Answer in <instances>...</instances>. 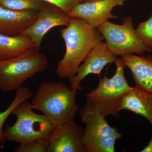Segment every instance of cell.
Masks as SVG:
<instances>
[{
	"mask_svg": "<svg viewBox=\"0 0 152 152\" xmlns=\"http://www.w3.org/2000/svg\"><path fill=\"white\" fill-rule=\"evenodd\" d=\"M60 30L66 45L64 57L57 65L56 72L62 78H71L80 65L96 45L104 39L97 28L80 18L71 17L69 24Z\"/></svg>",
	"mask_w": 152,
	"mask_h": 152,
	"instance_id": "1",
	"label": "cell"
},
{
	"mask_svg": "<svg viewBox=\"0 0 152 152\" xmlns=\"http://www.w3.org/2000/svg\"><path fill=\"white\" fill-rule=\"evenodd\" d=\"M77 91L61 82H44L31 102L33 110L43 113L54 127L74 119L79 107Z\"/></svg>",
	"mask_w": 152,
	"mask_h": 152,
	"instance_id": "2",
	"label": "cell"
},
{
	"mask_svg": "<svg viewBox=\"0 0 152 152\" xmlns=\"http://www.w3.org/2000/svg\"><path fill=\"white\" fill-rule=\"evenodd\" d=\"M86 125L83 143L86 152H114L115 145L123 135L107 122L105 117L89 100L79 112Z\"/></svg>",
	"mask_w": 152,
	"mask_h": 152,
	"instance_id": "3",
	"label": "cell"
},
{
	"mask_svg": "<svg viewBox=\"0 0 152 152\" xmlns=\"http://www.w3.org/2000/svg\"><path fill=\"white\" fill-rule=\"evenodd\" d=\"M48 64L45 55L36 48L16 58L0 60V90L18 89L28 79L45 70Z\"/></svg>",
	"mask_w": 152,
	"mask_h": 152,
	"instance_id": "4",
	"label": "cell"
},
{
	"mask_svg": "<svg viewBox=\"0 0 152 152\" xmlns=\"http://www.w3.org/2000/svg\"><path fill=\"white\" fill-rule=\"evenodd\" d=\"M115 63L116 70L113 76L109 78L104 76L99 79L96 88L86 95L87 99L96 106L105 117L110 115L119 117L121 101L132 88L125 78L126 66L121 58H118Z\"/></svg>",
	"mask_w": 152,
	"mask_h": 152,
	"instance_id": "5",
	"label": "cell"
},
{
	"mask_svg": "<svg viewBox=\"0 0 152 152\" xmlns=\"http://www.w3.org/2000/svg\"><path fill=\"white\" fill-rule=\"evenodd\" d=\"M33 110L28 100L15 108L12 114L16 117V121L12 126H7L4 130L7 141L20 144L48 137L54 127L44 115Z\"/></svg>",
	"mask_w": 152,
	"mask_h": 152,
	"instance_id": "6",
	"label": "cell"
},
{
	"mask_svg": "<svg viewBox=\"0 0 152 152\" xmlns=\"http://www.w3.org/2000/svg\"><path fill=\"white\" fill-rule=\"evenodd\" d=\"M97 28L105 39L109 49L117 56L152 52L139 37L134 28L132 17L123 19L122 25L107 21Z\"/></svg>",
	"mask_w": 152,
	"mask_h": 152,
	"instance_id": "7",
	"label": "cell"
},
{
	"mask_svg": "<svg viewBox=\"0 0 152 152\" xmlns=\"http://www.w3.org/2000/svg\"><path fill=\"white\" fill-rule=\"evenodd\" d=\"M71 20V17L59 7L45 2L42 10L38 11L35 21L22 34L29 37L35 44L36 48L40 50L41 43L46 34L55 27L67 26Z\"/></svg>",
	"mask_w": 152,
	"mask_h": 152,
	"instance_id": "8",
	"label": "cell"
},
{
	"mask_svg": "<svg viewBox=\"0 0 152 152\" xmlns=\"http://www.w3.org/2000/svg\"><path fill=\"white\" fill-rule=\"evenodd\" d=\"M84 132L74 119L55 127L48 136L49 152H86L83 143Z\"/></svg>",
	"mask_w": 152,
	"mask_h": 152,
	"instance_id": "9",
	"label": "cell"
},
{
	"mask_svg": "<svg viewBox=\"0 0 152 152\" xmlns=\"http://www.w3.org/2000/svg\"><path fill=\"white\" fill-rule=\"evenodd\" d=\"M118 56L109 49L107 44L100 42L80 65L75 75L69 79L71 88L75 91H83L80 83L87 76L92 74L100 77L104 67L115 63Z\"/></svg>",
	"mask_w": 152,
	"mask_h": 152,
	"instance_id": "10",
	"label": "cell"
},
{
	"mask_svg": "<svg viewBox=\"0 0 152 152\" xmlns=\"http://www.w3.org/2000/svg\"><path fill=\"white\" fill-rule=\"evenodd\" d=\"M124 0H97L86 1L75 7L69 13L71 17L80 18L89 24L98 28L108 21L116 19L112 13L115 7L122 6Z\"/></svg>",
	"mask_w": 152,
	"mask_h": 152,
	"instance_id": "11",
	"label": "cell"
},
{
	"mask_svg": "<svg viewBox=\"0 0 152 152\" xmlns=\"http://www.w3.org/2000/svg\"><path fill=\"white\" fill-rule=\"evenodd\" d=\"M37 12L31 10H14L0 5V34L10 36L22 35L35 21Z\"/></svg>",
	"mask_w": 152,
	"mask_h": 152,
	"instance_id": "12",
	"label": "cell"
},
{
	"mask_svg": "<svg viewBox=\"0 0 152 152\" xmlns=\"http://www.w3.org/2000/svg\"><path fill=\"white\" fill-rule=\"evenodd\" d=\"M121 58L130 70L135 86L152 94V56L126 55L122 56Z\"/></svg>",
	"mask_w": 152,
	"mask_h": 152,
	"instance_id": "13",
	"label": "cell"
},
{
	"mask_svg": "<svg viewBox=\"0 0 152 152\" xmlns=\"http://www.w3.org/2000/svg\"><path fill=\"white\" fill-rule=\"evenodd\" d=\"M120 110L129 111L141 115L151 123L152 126V94L135 86L132 87L121 102Z\"/></svg>",
	"mask_w": 152,
	"mask_h": 152,
	"instance_id": "14",
	"label": "cell"
},
{
	"mask_svg": "<svg viewBox=\"0 0 152 152\" xmlns=\"http://www.w3.org/2000/svg\"><path fill=\"white\" fill-rule=\"evenodd\" d=\"M34 48L35 44L27 35L10 36L0 34V60L16 58Z\"/></svg>",
	"mask_w": 152,
	"mask_h": 152,
	"instance_id": "15",
	"label": "cell"
},
{
	"mask_svg": "<svg viewBox=\"0 0 152 152\" xmlns=\"http://www.w3.org/2000/svg\"><path fill=\"white\" fill-rule=\"evenodd\" d=\"M33 97V94L31 90L26 87H21L16 90L15 96L13 100L4 111L0 113V145L6 142L4 131L3 126L9 116L12 114L15 108L23 101L28 100Z\"/></svg>",
	"mask_w": 152,
	"mask_h": 152,
	"instance_id": "16",
	"label": "cell"
},
{
	"mask_svg": "<svg viewBox=\"0 0 152 152\" xmlns=\"http://www.w3.org/2000/svg\"><path fill=\"white\" fill-rule=\"evenodd\" d=\"M45 2L41 0H0V5L14 10H31L38 12L42 8Z\"/></svg>",
	"mask_w": 152,
	"mask_h": 152,
	"instance_id": "17",
	"label": "cell"
},
{
	"mask_svg": "<svg viewBox=\"0 0 152 152\" xmlns=\"http://www.w3.org/2000/svg\"><path fill=\"white\" fill-rule=\"evenodd\" d=\"M15 152H49L48 137L20 144Z\"/></svg>",
	"mask_w": 152,
	"mask_h": 152,
	"instance_id": "18",
	"label": "cell"
},
{
	"mask_svg": "<svg viewBox=\"0 0 152 152\" xmlns=\"http://www.w3.org/2000/svg\"><path fill=\"white\" fill-rule=\"evenodd\" d=\"M136 31L145 45L152 50V14L148 20L138 25Z\"/></svg>",
	"mask_w": 152,
	"mask_h": 152,
	"instance_id": "19",
	"label": "cell"
},
{
	"mask_svg": "<svg viewBox=\"0 0 152 152\" xmlns=\"http://www.w3.org/2000/svg\"><path fill=\"white\" fill-rule=\"evenodd\" d=\"M55 5L62 10L66 13H69L76 6L84 2V0H41Z\"/></svg>",
	"mask_w": 152,
	"mask_h": 152,
	"instance_id": "20",
	"label": "cell"
},
{
	"mask_svg": "<svg viewBox=\"0 0 152 152\" xmlns=\"http://www.w3.org/2000/svg\"><path fill=\"white\" fill-rule=\"evenodd\" d=\"M141 152H152V137L148 144Z\"/></svg>",
	"mask_w": 152,
	"mask_h": 152,
	"instance_id": "21",
	"label": "cell"
},
{
	"mask_svg": "<svg viewBox=\"0 0 152 152\" xmlns=\"http://www.w3.org/2000/svg\"><path fill=\"white\" fill-rule=\"evenodd\" d=\"M97 1V0H84V1Z\"/></svg>",
	"mask_w": 152,
	"mask_h": 152,
	"instance_id": "22",
	"label": "cell"
}]
</instances>
